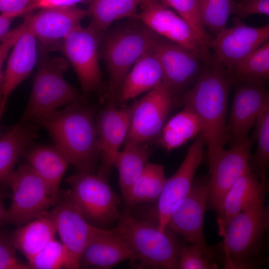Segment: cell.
Wrapping results in <instances>:
<instances>
[{
  "mask_svg": "<svg viewBox=\"0 0 269 269\" xmlns=\"http://www.w3.org/2000/svg\"><path fill=\"white\" fill-rule=\"evenodd\" d=\"M256 14L269 15V0H243L235 1L232 14L244 19Z\"/></svg>",
  "mask_w": 269,
  "mask_h": 269,
  "instance_id": "obj_39",
  "label": "cell"
},
{
  "mask_svg": "<svg viewBox=\"0 0 269 269\" xmlns=\"http://www.w3.org/2000/svg\"><path fill=\"white\" fill-rule=\"evenodd\" d=\"M176 13L189 25L199 42L210 50L213 38L207 32L201 21L198 0H160Z\"/></svg>",
  "mask_w": 269,
  "mask_h": 269,
  "instance_id": "obj_35",
  "label": "cell"
},
{
  "mask_svg": "<svg viewBox=\"0 0 269 269\" xmlns=\"http://www.w3.org/2000/svg\"><path fill=\"white\" fill-rule=\"evenodd\" d=\"M133 105L122 108L107 105L96 116L101 157L97 174L109 179L115 157L128 134Z\"/></svg>",
  "mask_w": 269,
  "mask_h": 269,
  "instance_id": "obj_19",
  "label": "cell"
},
{
  "mask_svg": "<svg viewBox=\"0 0 269 269\" xmlns=\"http://www.w3.org/2000/svg\"><path fill=\"white\" fill-rule=\"evenodd\" d=\"M158 35L149 28L125 27L105 39L102 55L109 76L108 105L116 106L124 79L136 61L152 49Z\"/></svg>",
  "mask_w": 269,
  "mask_h": 269,
  "instance_id": "obj_5",
  "label": "cell"
},
{
  "mask_svg": "<svg viewBox=\"0 0 269 269\" xmlns=\"http://www.w3.org/2000/svg\"><path fill=\"white\" fill-rule=\"evenodd\" d=\"M148 143L133 144L124 147L114 162L119 172V185L123 198L143 172L151 154Z\"/></svg>",
  "mask_w": 269,
  "mask_h": 269,
  "instance_id": "obj_29",
  "label": "cell"
},
{
  "mask_svg": "<svg viewBox=\"0 0 269 269\" xmlns=\"http://www.w3.org/2000/svg\"><path fill=\"white\" fill-rule=\"evenodd\" d=\"M96 116L93 108L81 100L45 114L34 123L49 132L55 145L77 172L97 173L101 150Z\"/></svg>",
  "mask_w": 269,
  "mask_h": 269,
  "instance_id": "obj_1",
  "label": "cell"
},
{
  "mask_svg": "<svg viewBox=\"0 0 269 269\" xmlns=\"http://www.w3.org/2000/svg\"><path fill=\"white\" fill-rule=\"evenodd\" d=\"M268 189L267 182L262 181L250 168L244 172L230 189L216 213L220 234L234 217L266 196Z\"/></svg>",
  "mask_w": 269,
  "mask_h": 269,
  "instance_id": "obj_22",
  "label": "cell"
},
{
  "mask_svg": "<svg viewBox=\"0 0 269 269\" xmlns=\"http://www.w3.org/2000/svg\"><path fill=\"white\" fill-rule=\"evenodd\" d=\"M233 105L227 124L229 140L232 145L249 138L251 129L267 107L269 94L265 86L235 83Z\"/></svg>",
  "mask_w": 269,
  "mask_h": 269,
  "instance_id": "obj_20",
  "label": "cell"
},
{
  "mask_svg": "<svg viewBox=\"0 0 269 269\" xmlns=\"http://www.w3.org/2000/svg\"><path fill=\"white\" fill-rule=\"evenodd\" d=\"M205 145L200 134L188 148L186 156L176 172L166 179L157 201L155 214L160 230L166 228L174 208L189 193L196 172L202 161Z\"/></svg>",
  "mask_w": 269,
  "mask_h": 269,
  "instance_id": "obj_17",
  "label": "cell"
},
{
  "mask_svg": "<svg viewBox=\"0 0 269 269\" xmlns=\"http://www.w3.org/2000/svg\"><path fill=\"white\" fill-rule=\"evenodd\" d=\"M234 2V0H198L201 21L213 38L227 28Z\"/></svg>",
  "mask_w": 269,
  "mask_h": 269,
  "instance_id": "obj_34",
  "label": "cell"
},
{
  "mask_svg": "<svg viewBox=\"0 0 269 269\" xmlns=\"http://www.w3.org/2000/svg\"><path fill=\"white\" fill-rule=\"evenodd\" d=\"M8 184L12 196L6 223L20 227L56 204L45 181L28 163L20 164L13 172Z\"/></svg>",
  "mask_w": 269,
  "mask_h": 269,
  "instance_id": "obj_8",
  "label": "cell"
},
{
  "mask_svg": "<svg viewBox=\"0 0 269 269\" xmlns=\"http://www.w3.org/2000/svg\"><path fill=\"white\" fill-rule=\"evenodd\" d=\"M102 34L91 23L86 27L80 26L64 39L59 49L73 67L85 95L102 86L98 52Z\"/></svg>",
  "mask_w": 269,
  "mask_h": 269,
  "instance_id": "obj_10",
  "label": "cell"
},
{
  "mask_svg": "<svg viewBox=\"0 0 269 269\" xmlns=\"http://www.w3.org/2000/svg\"><path fill=\"white\" fill-rule=\"evenodd\" d=\"M253 136L228 150L221 148L208 152V204L217 213L223 200L238 179L250 168L249 158Z\"/></svg>",
  "mask_w": 269,
  "mask_h": 269,
  "instance_id": "obj_12",
  "label": "cell"
},
{
  "mask_svg": "<svg viewBox=\"0 0 269 269\" xmlns=\"http://www.w3.org/2000/svg\"><path fill=\"white\" fill-rule=\"evenodd\" d=\"M23 153L29 165L47 184L56 203L61 181L69 164L67 158L56 145H39Z\"/></svg>",
  "mask_w": 269,
  "mask_h": 269,
  "instance_id": "obj_24",
  "label": "cell"
},
{
  "mask_svg": "<svg viewBox=\"0 0 269 269\" xmlns=\"http://www.w3.org/2000/svg\"><path fill=\"white\" fill-rule=\"evenodd\" d=\"M230 71L234 84L266 85L269 78V40L239 61Z\"/></svg>",
  "mask_w": 269,
  "mask_h": 269,
  "instance_id": "obj_31",
  "label": "cell"
},
{
  "mask_svg": "<svg viewBox=\"0 0 269 269\" xmlns=\"http://www.w3.org/2000/svg\"><path fill=\"white\" fill-rule=\"evenodd\" d=\"M34 219L19 227L11 235L15 249L28 261L54 239L57 232L55 221L49 212L46 211Z\"/></svg>",
  "mask_w": 269,
  "mask_h": 269,
  "instance_id": "obj_26",
  "label": "cell"
},
{
  "mask_svg": "<svg viewBox=\"0 0 269 269\" xmlns=\"http://www.w3.org/2000/svg\"><path fill=\"white\" fill-rule=\"evenodd\" d=\"M199 119L188 107L166 122L157 142L166 150L177 148L201 133Z\"/></svg>",
  "mask_w": 269,
  "mask_h": 269,
  "instance_id": "obj_28",
  "label": "cell"
},
{
  "mask_svg": "<svg viewBox=\"0 0 269 269\" xmlns=\"http://www.w3.org/2000/svg\"><path fill=\"white\" fill-rule=\"evenodd\" d=\"M233 84L230 71L212 59L194 84L183 94L174 97L175 107H188L199 119L208 152L223 148L229 141L226 114Z\"/></svg>",
  "mask_w": 269,
  "mask_h": 269,
  "instance_id": "obj_2",
  "label": "cell"
},
{
  "mask_svg": "<svg viewBox=\"0 0 269 269\" xmlns=\"http://www.w3.org/2000/svg\"><path fill=\"white\" fill-rule=\"evenodd\" d=\"M90 0H34L32 4V10L36 8H42L55 6H69L75 5L77 3Z\"/></svg>",
  "mask_w": 269,
  "mask_h": 269,
  "instance_id": "obj_42",
  "label": "cell"
},
{
  "mask_svg": "<svg viewBox=\"0 0 269 269\" xmlns=\"http://www.w3.org/2000/svg\"><path fill=\"white\" fill-rule=\"evenodd\" d=\"M253 137L257 140L256 153L251 155L249 165L251 170L263 181L267 182L269 164V106L258 117Z\"/></svg>",
  "mask_w": 269,
  "mask_h": 269,
  "instance_id": "obj_33",
  "label": "cell"
},
{
  "mask_svg": "<svg viewBox=\"0 0 269 269\" xmlns=\"http://www.w3.org/2000/svg\"></svg>",
  "mask_w": 269,
  "mask_h": 269,
  "instance_id": "obj_47",
  "label": "cell"
},
{
  "mask_svg": "<svg viewBox=\"0 0 269 269\" xmlns=\"http://www.w3.org/2000/svg\"><path fill=\"white\" fill-rule=\"evenodd\" d=\"M133 252L130 261L137 269H177L181 246L168 228L160 230L157 221L140 220L125 209L112 229Z\"/></svg>",
  "mask_w": 269,
  "mask_h": 269,
  "instance_id": "obj_4",
  "label": "cell"
},
{
  "mask_svg": "<svg viewBox=\"0 0 269 269\" xmlns=\"http://www.w3.org/2000/svg\"><path fill=\"white\" fill-rule=\"evenodd\" d=\"M0 87V103L1 99V91Z\"/></svg>",
  "mask_w": 269,
  "mask_h": 269,
  "instance_id": "obj_45",
  "label": "cell"
},
{
  "mask_svg": "<svg viewBox=\"0 0 269 269\" xmlns=\"http://www.w3.org/2000/svg\"><path fill=\"white\" fill-rule=\"evenodd\" d=\"M153 51L162 69L163 83L173 97L186 92L208 64L192 51L159 35Z\"/></svg>",
  "mask_w": 269,
  "mask_h": 269,
  "instance_id": "obj_14",
  "label": "cell"
},
{
  "mask_svg": "<svg viewBox=\"0 0 269 269\" xmlns=\"http://www.w3.org/2000/svg\"><path fill=\"white\" fill-rule=\"evenodd\" d=\"M268 40L269 24L253 27L236 17L232 27L226 28L213 38L212 59L230 71L236 63Z\"/></svg>",
  "mask_w": 269,
  "mask_h": 269,
  "instance_id": "obj_18",
  "label": "cell"
},
{
  "mask_svg": "<svg viewBox=\"0 0 269 269\" xmlns=\"http://www.w3.org/2000/svg\"><path fill=\"white\" fill-rule=\"evenodd\" d=\"M178 267L180 269H215L218 265L205 255L199 246H181L178 254Z\"/></svg>",
  "mask_w": 269,
  "mask_h": 269,
  "instance_id": "obj_37",
  "label": "cell"
},
{
  "mask_svg": "<svg viewBox=\"0 0 269 269\" xmlns=\"http://www.w3.org/2000/svg\"><path fill=\"white\" fill-rule=\"evenodd\" d=\"M152 0H90L88 10L93 20L91 23L103 33L116 20L134 18L138 6Z\"/></svg>",
  "mask_w": 269,
  "mask_h": 269,
  "instance_id": "obj_32",
  "label": "cell"
},
{
  "mask_svg": "<svg viewBox=\"0 0 269 269\" xmlns=\"http://www.w3.org/2000/svg\"><path fill=\"white\" fill-rule=\"evenodd\" d=\"M133 252L123 241L111 232L91 241L84 250L79 268L108 269L126 260L131 261Z\"/></svg>",
  "mask_w": 269,
  "mask_h": 269,
  "instance_id": "obj_23",
  "label": "cell"
},
{
  "mask_svg": "<svg viewBox=\"0 0 269 269\" xmlns=\"http://www.w3.org/2000/svg\"><path fill=\"white\" fill-rule=\"evenodd\" d=\"M66 181L76 207L89 223L103 228L118 221L121 197L108 179L97 173L77 172Z\"/></svg>",
  "mask_w": 269,
  "mask_h": 269,
  "instance_id": "obj_7",
  "label": "cell"
},
{
  "mask_svg": "<svg viewBox=\"0 0 269 269\" xmlns=\"http://www.w3.org/2000/svg\"><path fill=\"white\" fill-rule=\"evenodd\" d=\"M208 199V176L199 177L194 180L187 195L174 208L166 228L190 244L200 247L211 260L214 252L207 244L204 233Z\"/></svg>",
  "mask_w": 269,
  "mask_h": 269,
  "instance_id": "obj_13",
  "label": "cell"
},
{
  "mask_svg": "<svg viewBox=\"0 0 269 269\" xmlns=\"http://www.w3.org/2000/svg\"><path fill=\"white\" fill-rule=\"evenodd\" d=\"M89 16L88 9L75 5L55 6L26 13L23 23L45 49L55 50H59L64 39Z\"/></svg>",
  "mask_w": 269,
  "mask_h": 269,
  "instance_id": "obj_16",
  "label": "cell"
},
{
  "mask_svg": "<svg viewBox=\"0 0 269 269\" xmlns=\"http://www.w3.org/2000/svg\"><path fill=\"white\" fill-rule=\"evenodd\" d=\"M17 16L12 13H1L0 14V40L9 31L10 24Z\"/></svg>",
  "mask_w": 269,
  "mask_h": 269,
  "instance_id": "obj_43",
  "label": "cell"
},
{
  "mask_svg": "<svg viewBox=\"0 0 269 269\" xmlns=\"http://www.w3.org/2000/svg\"><path fill=\"white\" fill-rule=\"evenodd\" d=\"M67 261L64 246L53 239L28 261L27 265L33 269H59L64 268Z\"/></svg>",
  "mask_w": 269,
  "mask_h": 269,
  "instance_id": "obj_36",
  "label": "cell"
},
{
  "mask_svg": "<svg viewBox=\"0 0 269 269\" xmlns=\"http://www.w3.org/2000/svg\"><path fill=\"white\" fill-rule=\"evenodd\" d=\"M165 180L163 166L147 162L141 175L123 197L125 204L132 209L142 203L157 202Z\"/></svg>",
  "mask_w": 269,
  "mask_h": 269,
  "instance_id": "obj_30",
  "label": "cell"
},
{
  "mask_svg": "<svg viewBox=\"0 0 269 269\" xmlns=\"http://www.w3.org/2000/svg\"><path fill=\"white\" fill-rule=\"evenodd\" d=\"M34 0H0V11L4 13H12L19 16L32 10Z\"/></svg>",
  "mask_w": 269,
  "mask_h": 269,
  "instance_id": "obj_41",
  "label": "cell"
},
{
  "mask_svg": "<svg viewBox=\"0 0 269 269\" xmlns=\"http://www.w3.org/2000/svg\"><path fill=\"white\" fill-rule=\"evenodd\" d=\"M54 208L49 212L56 226L61 243L67 253L64 269H79L82 255L93 240L108 234L111 230L89 223L76 207L70 190L60 192Z\"/></svg>",
  "mask_w": 269,
  "mask_h": 269,
  "instance_id": "obj_9",
  "label": "cell"
},
{
  "mask_svg": "<svg viewBox=\"0 0 269 269\" xmlns=\"http://www.w3.org/2000/svg\"><path fill=\"white\" fill-rule=\"evenodd\" d=\"M163 81L162 67L152 48L136 61L126 76L118 102H126L148 92L163 83Z\"/></svg>",
  "mask_w": 269,
  "mask_h": 269,
  "instance_id": "obj_25",
  "label": "cell"
},
{
  "mask_svg": "<svg viewBox=\"0 0 269 269\" xmlns=\"http://www.w3.org/2000/svg\"><path fill=\"white\" fill-rule=\"evenodd\" d=\"M134 18L156 34L192 51L206 63L211 62L210 50L199 42L183 18L160 0H152L141 5Z\"/></svg>",
  "mask_w": 269,
  "mask_h": 269,
  "instance_id": "obj_15",
  "label": "cell"
},
{
  "mask_svg": "<svg viewBox=\"0 0 269 269\" xmlns=\"http://www.w3.org/2000/svg\"><path fill=\"white\" fill-rule=\"evenodd\" d=\"M11 236L0 232V269H29L17 258Z\"/></svg>",
  "mask_w": 269,
  "mask_h": 269,
  "instance_id": "obj_38",
  "label": "cell"
},
{
  "mask_svg": "<svg viewBox=\"0 0 269 269\" xmlns=\"http://www.w3.org/2000/svg\"><path fill=\"white\" fill-rule=\"evenodd\" d=\"M68 63L62 57L41 58L30 95L20 122L34 123L40 117L82 100L78 91L64 79Z\"/></svg>",
  "mask_w": 269,
  "mask_h": 269,
  "instance_id": "obj_6",
  "label": "cell"
},
{
  "mask_svg": "<svg viewBox=\"0 0 269 269\" xmlns=\"http://www.w3.org/2000/svg\"><path fill=\"white\" fill-rule=\"evenodd\" d=\"M22 29V26L20 25L16 28L8 31L0 39L1 42L0 44V87L1 86L4 80V73L2 72L3 64L9 51L21 34Z\"/></svg>",
  "mask_w": 269,
  "mask_h": 269,
  "instance_id": "obj_40",
  "label": "cell"
},
{
  "mask_svg": "<svg viewBox=\"0 0 269 269\" xmlns=\"http://www.w3.org/2000/svg\"><path fill=\"white\" fill-rule=\"evenodd\" d=\"M22 31L8 57L4 80L0 87V119L7 100L15 89L30 74L37 60L36 39L23 23Z\"/></svg>",
  "mask_w": 269,
  "mask_h": 269,
  "instance_id": "obj_21",
  "label": "cell"
},
{
  "mask_svg": "<svg viewBox=\"0 0 269 269\" xmlns=\"http://www.w3.org/2000/svg\"><path fill=\"white\" fill-rule=\"evenodd\" d=\"M3 200V194L0 191V226L6 223L7 210L4 208Z\"/></svg>",
  "mask_w": 269,
  "mask_h": 269,
  "instance_id": "obj_44",
  "label": "cell"
},
{
  "mask_svg": "<svg viewBox=\"0 0 269 269\" xmlns=\"http://www.w3.org/2000/svg\"><path fill=\"white\" fill-rule=\"evenodd\" d=\"M133 105L124 147L157 141L170 111L175 107L174 97L162 83Z\"/></svg>",
  "mask_w": 269,
  "mask_h": 269,
  "instance_id": "obj_11",
  "label": "cell"
},
{
  "mask_svg": "<svg viewBox=\"0 0 269 269\" xmlns=\"http://www.w3.org/2000/svg\"><path fill=\"white\" fill-rule=\"evenodd\" d=\"M36 125L19 122L0 137V183L8 184L14 165L36 136Z\"/></svg>",
  "mask_w": 269,
  "mask_h": 269,
  "instance_id": "obj_27",
  "label": "cell"
},
{
  "mask_svg": "<svg viewBox=\"0 0 269 269\" xmlns=\"http://www.w3.org/2000/svg\"><path fill=\"white\" fill-rule=\"evenodd\" d=\"M265 198L260 197L234 217L220 234L223 237L225 268L256 269L264 263L269 227V210Z\"/></svg>",
  "mask_w": 269,
  "mask_h": 269,
  "instance_id": "obj_3",
  "label": "cell"
},
{
  "mask_svg": "<svg viewBox=\"0 0 269 269\" xmlns=\"http://www.w3.org/2000/svg\"><path fill=\"white\" fill-rule=\"evenodd\" d=\"M235 1H236V2H239V1H241L242 0H234Z\"/></svg>",
  "mask_w": 269,
  "mask_h": 269,
  "instance_id": "obj_46",
  "label": "cell"
}]
</instances>
